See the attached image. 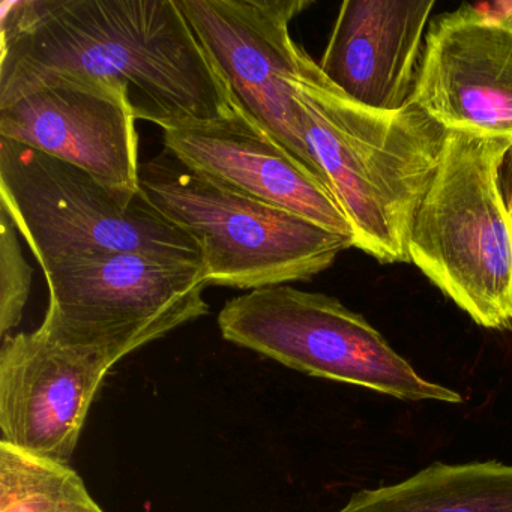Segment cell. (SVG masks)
Wrapping results in <instances>:
<instances>
[{
    "mask_svg": "<svg viewBox=\"0 0 512 512\" xmlns=\"http://www.w3.org/2000/svg\"><path fill=\"white\" fill-rule=\"evenodd\" d=\"M0 106L55 77L130 88L137 121L163 130L242 110L178 0H23L0 22Z\"/></svg>",
    "mask_w": 512,
    "mask_h": 512,
    "instance_id": "cell-1",
    "label": "cell"
},
{
    "mask_svg": "<svg viewBox=\"0 0 512 512\" xmlns=\"http://www.w3.org/2000/svg\"><path fill=\"white\" fill-rule=\"evenodd\" d=\"M292 86L305 145L352 226L353 247L385 265L410 263L445 131L412 104L383 112L356 103L302 47Z\"/></svg>",
    "mask_w": 512,
    "mask_h": 512,
    "instance_id": "cell-2",
    "label": "cell"
},
{
    "mask_svg": "<svg viewBox=\"0 0 512 512\" xmlns=\"http://www.w3.org/2000/svg\"><path fill=\"white\" fill-rule=\"evenodd\" d=\"M512 143L446 133L409 241L410 263L476 325L512 332Z\"/></svg>",
    "mask_w": 512,
    "mask_h": 512,
    "instance_id": "cell-3",
    "label": "cell"
},
{
    "mask_svg": "<svg viewBox=\"0 0 512 512\" xmlns=\"http://www.w3.org/2000/svg\"><path fill=\"white\" fill-rule=\"evenodd\" d=\"M140 194L202 253L209 286L256 290L308 281L352 239L203 175L166 148L140 166Z\"/></svg>",
    "mask_w": 512,
    "mask_h": 512,
    "instance_id": "cell-4",
    "label": "cell"
},
{
    "mask_svg": "<svg viewBox=\"0 0 512 512\" xmlns=\"http://www.w3.org/2000/svg\"><path fill=\"white\" fill-rule=\"evenodd\" d=\"M0 206L43 272L113 253L203 266L199 245L142 194L124 202L79 167L2 137Z\"/></svg>",
    "mask_w": 512,
    "mask_h": 512,
    "instance_id": "cell-5",
    "label": "cell"
},
{
    "mask_svg": "<svg viewBox=\"0 0 512 512\" xmlns=\"http://www.w3.org/2000/svg\"><path fill=\"white\" fill-rule=\"evenodd\" d=\"M218 326L224 340L308 376L404 401H463L419 376L361 314L325 293L287 284L251 290L224 305Z\"/></svg>",
    "mask_w": 512,
    "mask_h": 512,
    "instance_id": "cell-6",
    "label": "cell"
},
{
    "mask_svg": "<svg viewBox=\"0 0 512 512\" xmlns=\"http://www.w3.org/2000/svg\"><path fill=\"white\" fill-rule=\"evenodd\" d=\"M43 274L50 299L41 326L130 353L209 313L205 266L113 253L71 260Z\"/></svg>",
    "mask_w": 512,
    "mask_h": 512,
    "instance_id": "cell-7",
    "label": "cell"
},
{
    "mask_svg": "<svg viewBox=\"0 0 512 512\" xmlns=\"http://www.w3.org/2000/svg\"><path fill=\"white\" fill-rule=\"evenodd\" d=\"M128 355L118 344L76 340L44 326L2 338L0 440L70 464L104 377Z\"/></svg>",
    "mask_w": 512,
    "mask_h": 512,
    "instance_id": "cell-8",
    "label": "cell"
},
{
    "mask_svg": "<svg viewBox=\"0 0 512 512\" xmlns=\"http://www.w3.org/2000/svg\"><path fill=\"white\" fill-rule=\"evenodd\" d=\"M178 5L242 110L322 176L305 145L292 86L301 46L290 37V23L311 7L310 0H178Z\"/></svg>",
    "mask_w": 512,
    "mask_h": 512,
    "instance_id": "cell-9",
    "label": "cell"
},
{
    "mask_svg": "<svg viewBox=\"0 0 512 512\" xmlns=\"http://www.w3.org/2000/svg\"><path fill=\"white\" fill-rule=\"evenodd\" d=\"M136 121L124 83L55 77L0 106V137L79 167L130 203L140 194Z\"/></svg>",
    "mask_w": 512,
    "mask_h": 512,
    "instance_id": "cell-10",
    "label": "cell"
},
{
    "mask_svg": "<svg viewBox=\"0 0 512 512\" xmlns=\"http://www.w3.org/2000/svg\"><path fill=\"white\" fill-rule=\"evenodd\" d=\"M410 104L445 133L512 143V16L461 7L434 19Z\"/></svg>",
    "mask_w": 512,
    "mask_h": 512,
    "instance_id": "cell-11",
    "label": "cell"
},
{
    "mask_svg": "<svg viewBox=\"0 0 512 512\" xmlns=\"http://www.w3.org/2000/svg\"><path fill=\"white\" fill-rule=\"evenodd\" d=\"M164 148L191 169L260 202L352 239V226L322 176L290 154L244 110L163 128Z\"/></svg>",
    "mask_w": 512,
    "mask_h": 512,
    "instance_id": "cell-12",
    "label": "cell"
},
{
    "mask_svg": "<svg viewBox=\"0 0 512 512\" xmlns=\"http://www.w3.org/2000/svg\"><path fill=\"white\" fill-rule=\"evenodd\" d=\"M433 0H346L322 59L323 76L362 106H409Z\"/></svg>",
    "mask_w": 512,
    "mask_h": 512,
    "instance_id": "cell-13",
    "label": "cell"
},
{
    "mask_svg": "<svg viewBox=\"0 0 512 512\" xmlns=\"http://www.w3.org/2000/svg\"><path fill=\"white\" fill-rule=\"evenodd\" d=\"M337 512H512V466L434 463L398 484L358 491Z\"/></svg>",
    "mask_w": 512,
    "mask_h": 512,
    "instance_id": "cell-14",
    "label": "cell"
},
{
    "mask_svg": "<svg viewBox=\"0 0 512 512\" xmlns=\"http://www.w3.org/2000/svg\"><path fill=\"white\" fill-rule=\"evenodd\" d=\"M0 512H104L70 464L0 440Z\"/></svg>",
    "mask_w": 512,
    "mask_h": 512,
    "instance_id": "cell-15",
    "label": "cell"
},
{
    "mask_svg": "<svg viewBox=\"0 0 512 512\" xmlns=\"http://www.w3.org/2000/svg\"><path fill=\"white\" fill-rule=\"evenodd\" d=\"M16 224L0 206V335L20 325L32 286V268L23 256Z\"/></svg>",
    "mask_w": 512,
    "mask_h": 512,
    "instance_id": "cell-16",
    "label": "cell"
}]
</instances>
